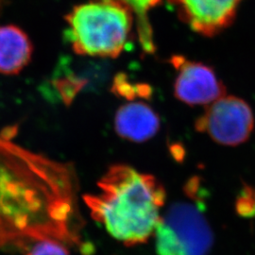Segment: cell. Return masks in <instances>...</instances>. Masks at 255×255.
Here are the masks:
<instances>
[{"mask_svg": "<svg viewBox=\"0 0 255 255\" xmlns=\"http://www.w3.org/2000/svg\"><path fill=\"white\" fill-rule=\"evenodd\" d=\"M73 193L64 165L0 138V247L18 238L66 241Z\"/></svg>", "mask_w": 255, "mask_h": 255, "instance_id": "cell-1", "label": "cell"}, {"mask_svg": "<svg viewBox=\"0 0 255 255\" xmlns=\"http://www.w3.org/2000/svg\"><path fill=\"white\" fill-rule=\"evenodd\" d=\"M99 192L83 197L93 219L126 246L146 243L161 219L166 194L154 176L127 164H114L98 182Z\"/></svg>", "mask_w": 255, "mask_h": 255, "instance_id": "cell-2", "label": "cell"}, {"mask_svg": "<svg viewBox=\"0 0 255 255\" xmlns=\"http://www.w3.org/2000/svg\"><path fill=\"white\" fill-rule=\"evenodd\" d=\"M132 13L112 0H95L66 15L65 38L80 55L117 58L127 46Z\"/></svg>", "mask_w": 255, "mask_h": 255, "instance_id": "cell-3", "label": "cell"}, {"mask_svg": "<svg viewBox=\"0 0 255 255\" xmlns=\"http://www.w3.org/2000/svg\"><path fill=\"white\" fill-rule=\"evenodd\" d=\"M158 255H208L213 234L201 209L191 203L171 205L154 233Z\"/></svg>", "mask_w": 255, "mask_h": 255, "instance_id": "cell-4", "label": "cell"}, {"mask_svg": "<svg viewBox=\"0 0 255 255\" xmlns=\"http://www.w3.org/2000/svg\"><path fill=\"white\" fill-rule=\"evenodd\" d=\"M254 126L251 107L233 96H224L209 104L195 123L197 130L207 133L216 143L233 146L245 143Z\"/></svg>", "mask_w": 255, "mask_h": 255, "instance_id": "cell-5", "label": "cell"}, {"mask_svg": "<svg viewBox=\"0 0 255 255\" xmlns=\"http://www.w3.org/2000/svg\"><path fill=\"white\" fill-rule=\"evenodd\" d=\"M171 64L178 71L174 95L179 101L190 106L209 105L225 96V86L210 66L182 56H173Z\"/></svg>", "mask_w": 255, "mask_h": 255, "instance_id": "cell-6", "label": "cell"}, {"mask_svg": "<svg viewBox=\"0 0 255 255\" xmlns=\"http://www.w3.org/2000/svg\"><path fill=\"white\" fill-rule=\"evenodd\" d=\"M243 0H168L182 21L205 36H213L230 26Z\"/></svg>", "mask_w": 255, "mask_h": 255, "instance_id": "cell-7", "label": "cell"}, {"mask_svg": "<svg viewBox=\"0 0 255 255\" xmlns=\"http://www.w3.org/2000/svg\"><path fill=\"white\" fill-rule=\"evenodd\" d=\"M160 119L154 110L144 102H130L121 106L115 117V129L119 136L143 143L155 136Z\"/></svg>", "mask_w": 255, "mask_h": 255, "instance_id": "cell-8", "label": "cell"}, {"mask_svg": "<svg viewBox=\"0 0 255 255\" xmlns=\"http://www.w3.org/2000/svg\"><path fill=\"white\" fill-rule=\"evenodd\" d=\"M33 51L29 38L20 27L0 26V74L16 75L31 59Z\"/></svg>", "mask_w": 255, "mask_h": 255, "instance_id": "cell-9", "label": "cell"}, {"mask_svg": "<svg viewBox=\"0 0 255 255\" xmlns=\"http://www.w3.org/2000/svg\"><path fill=\"white\" fill-rule=\"evenodd\" d=\"M127 8L136 19L137 31L143 49L147 53L155 51L152 28L147 18V12L155 8L161 0H112Z\"/></svg>", "mask_w": 255, "mask_h": 255, "instance_id": "cell-10", "label": "cell"}, {"mask_svg": "<svg viewBox=\"0 0 255 255\" xmlns=\"http://www.w3.org/2000/svg\"><path fill=\"white\" fill-rule=\"evenodd\" d=\"M26 255H69V252L63 241L46 238L35 241Z\"/></svg>", "mask_w": 255, "mask_h": 255, "instance_id": "cell-11", "label": "cell"}, {"mask_svg": "<svg viewBox=\"0 0 255 255\" xmlns=\"http://www.w3.org/2000/svg\"><path fill=\"white\" fill-rule=\"evenodd\" d=\"M113 90L119 96L125 98H147L150 94V87L146 84H135L132 85L130 82H127L126 76H119L116 78Z\"/></svg>", "mask_w": 255, "mask_h": 255, "instance_id": "cell-12", "label": "cell"}]
</instances>
